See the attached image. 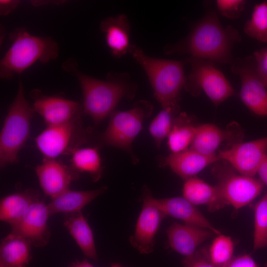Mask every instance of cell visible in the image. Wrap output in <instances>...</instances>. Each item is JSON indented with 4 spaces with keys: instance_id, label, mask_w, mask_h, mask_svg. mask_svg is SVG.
<instances>
[{
    "instance_id": "52a82bcc",
    "label": "cell",
    "mask_w": 267,
    "mask_h": 267,
    "mask_svg": "<svg viewBox=\"0 0 267 267\" xmlns=\"http://www.w3.org/2000/svg\"><path fill=\"white\" fill-rule=\"evenodd\" d=\"M91 133V129L84 128L80 116L62 124L47 126L36 136L35 142L44 158L57 159L71 155L87 143Z\"/></svg>"
},
{
    "instance_id": "30bf717a",
    "label": "cell",
    "mask_w": 267,
    "mask_h": 267,
    "mask_svg": "<svg viewBox=\"0 0 267 267\" xmlns=\"http://www.w3.org/2000/svg\"><path fill=\"white\" fill-rule=\"evenodd\" d=\"M231 70L240 79L239 95L242 101L255 114L267 117V89L257 74L253 56L232 61Z\"/></svg>"
},
{
    "instance_id": "2e32d148",
    "label": "cell",
    "mask_w": 267,
    "mask_h": 267,
    "mask_svg": "<svg viewBox=\"0 0 267 267\" xmlns=\"http://www.w3.org/2000/svg\"><path fill=\"white\" fill-rule=\"evenodd\" d=\"M242 138L243 133L237 124L232 123L225 130L213 124H203L198 125L189 148L204 155H213L223 143L230 145L241 142Z\"/></svg>"
},
{
    "instance_id": "44dd1931",
    "label": "cell",
    "mask_w": 267,
    "mask_h": 267,
    "mask_svg": "<svg viewBox=\"0 0 267 267\" xmlns=\"http://www.w3.org/2000/svg\"><path fill=\"white\" fill-rule=\"evenodd\" d=\"M183 197L194 205H206L214 212L228 205L218 187L211 185L194 177L185 180L183 187Z\"/></svg>"
},
{
    "instance_id": "4316f807",
    "label": "cell",
    "mask_w": 267,
    "mask_h": 267,
    "mask_svg": "<svg viewBox=\"0 0 267 267\" xmlns=\"http://www.w3.org/2000/svg\"><path fill=\"white\" fill-rule=\"evenodd\" d=\"M71 166L78 172L87 173L93 182L97 181L103 174L104 166L98 147H79L71 154Z\"/></svg>"
},
{
    "instance_id": "5b68a950",
    "label": "cell",
    "mask_w": 267,
    "mask_h": 267,
    "mask_svg": "<svg viewBox=\"0 0 267 267\" xmlns=\"http://www.w3.org/2000/svg\"><path fill=\"white\" fill-rule=\"evenodd\" d=\"M24 96L19 80L17 94L10 104L0 134V166L17 163L18 154L29 138L31 120L35 113Z\"/></svg>"
},
{
    "instance_id": "8992f818",
    "label": "cell",
    "mask_w": 267,
    "mask_h": 267,
    "mask_svg": "<svg viewBox=\"0 0 267 267\" xmlns=\"http://www.w3.org/2000/svg\"><path fill=\"white\" fill-rule=\"evenodd\" d=\"M152 111L149 102L141 100L130 110L113 112L106 129L100 136V144L124 150L130 155L133 163H137L138 160L133 152V142L142 130L143 120L151 115Z\"/></svg>"
},
{
    "instance_id": "ba28073f",
    "label": "cell",
    "mask_w": 267,
    "mask_h": 267,
    "mask_svg": "<svg viewBox=\"0 0 267 267\" xmlns=\"http://www.w3.org/2000/svg\"><path fill=\"white\" fill-rule=\"evenodd\" d=\"M186 61L191 70L184 88L191 94L197 96L203 91L216 105L234 94L231 85L212 62L190 57Z\"/></svg>"
},
{
    "instance_id": "7402d4cb",
    "label": "cell",
    "mask_w": 267,
    "mask_h": 267,
    "mask_svg": "<svg viewBox=\"0 0 267 267\" xmlns=\"http://www.w3.org/2000/svg\"><path fill=\"white\" fill-rule=\"evenodd\" d=\"M108 189L106 186L85 191L68 189L52 199L47 204L51 215L57 213L69 214L81 211L87 205Z\"/></svg>"
},
{
    "instance_id": "d4e9b609",
    "label": "cell",
    "mask_w": 267,
    "mask_h": 267,
    "mask_svg": "<svg viewBox=\"0 0 267 267\" xmlns=\"http://www.w3.org/2000/svg\"><path fill=\"white\" fill-rule=\"evenodd\" d=\"M32 245L25 238L10 233L0 243V264L5 267H26L32 258Z\"/></svg>"
},
{
    "instance_id": "836d02e7",
    "label": "cell",
    "mask_w": 267,
    "mask_h": 267,
    "mask_svg": "<svg viewBox=\"0 0 267 267\" xmlns=\"http://www.w3.org/2000/svg\"><path fill=\"white\" fill-rule=\"evenodd\" d=\"M183 267H217L210 261L208 252L204 249L197 250L195 253L183 261Z\"/></svg>"
},
{
    "instance_id": "ac0fdd59",
    "label": "cell",
    "mask_w": 267,
    "mask_h": 267,
    "mask_svg": "<svg viewBox=\"0 0 267 267\" xmlns=\"http://www.w3.org/2000/svg\"><path fill=\"white\" fill-rule=\"evenodd\" d=\"M151 203L166 216L180 220L185 224L209 229L215 234L220 232L204 216L195 205L182 197L156 199L151 193Z\"/></svg>"
},
{
    "instance_id": "6da1fadb",
    "label": "cell",
    "mask_w": 267,
    "mask_h": 267,
    "mask_svg": "<svg viewBox=\"0 0 267 267\" xmlns=\"http://www.w3.org/2000/svg\"><path fill=\"white\" fill-rule=\"evenodd\" d=\"M241 37L238 30L229 25L224 28L214 11L207 13L181 41L164 48L167 54H188L190 57L212 63H231L234 44Z\"/></svg>"
},
{
    "instance_id": "4fadbf2b",
    "label": "cell",
    "mask_w": 267,
    "mask_h": 267,
    "mask_svg": "<svg viewBox=\"0 0 267 267\" xmlns=\"http://www.w3.org/2000/svg\"><path fill=\"white\" fill-rule=\"evenodd\" d=\"M143 189L142 208L130 242L140 253L149 254L153 250L155 236L166 215L150 201L149 189L145 186Z\"/></svg>"
},
{
    "instance_id": "3957f363",
    "label": "cell",
    "mask_w": 267,
    "mask_h": 267,
    "mask_svg": "<svg viewBox=\"0 0 267 267\" xmlns=\"http://www.w3.org/2000/svg\"><path fill=\"white\" fill-rule=\"evenodd\" d=\"M11 46L0 62V76L10 79L37 61L47 63L58 56L57 43L51 38L33 36L23 27L9 34Z\"/></svg>"
},
{
    "instance_id": "83f0119b",
    "label": "cell",
    "mask_w": 267,
    "mask_h": 267,
    "mask_svg": "<svg viewBox=\"0 0 267 267\" xmlns=\"http://www.w3.org/2000/svg\"><path fill=\"white\" fill-rule=\"evenodd\" d=\"M179 111L178 104L163 107L151 122L149 131L158 148L160 147L163 140L168 137Z\"/></svg>"
},
{
    "instance_id": "9a60e30c",
    "label": "cell",
    "mask_w": 267,
    "mask_h": 267,
    "mask_svg": "<svg viewBox=\"0 0 267 267\" xmlns=\"http://www.w3.org/2000/svg\"><path fill=\"white\" fill-rule=\"evenodd\" d=\"M35 172L44 193L52 199L69 189L79 173L57 159L44 158L35 168Z\"/></svg>"
},
{
    "instance_id": "f546056e",
    "label": "cell",
    "mask_w": 267,
    "mask_h": 267,
    "mask_svg": "<svg viewBox=\"0 0 267 267\" xmlns=\"http://www.w3.org/2000/svg\"><path fill=\"white\" fill-rule=\"evenodd\" d=\"M233 243L229 236L220 235L211 244L209 258L212 263L217 267H225L233 259Z\"/></svg>"
},
{
    "instance_id": "ffe728a7",
    "label": "cell",
    "mask_w": 267,
    "mask_h": 267,
    "mask_svg": "<svg viewBox=\"0 0 267 267\" xmlns=\"http://www.w3.org/2000/svg\"><path fill=\"white\" fill-rule=\"evenodd\" d=\"M100 29L104 34L107 46L113 55L120 58L129 51L130 26L123 14L103 19Z\"/></svg>"
},
{
    "instance_id": "7c38bea8",
    "label": "cell",
    "mask_w": 267,
    "mask_h": 267,
    "mask_svg": "<svg viewBox=\"0 0 267 267\" xmlns=\"http://www.w3.org/2000/svg\"><path fill=\"white\" fill-rule=\"evenodd\" d=\"M35 112L44 119L47 126L68 122L81 116L82 105L79 102L61 96L47 95L39 89L30 93Z\"/></svg>"
},
{
    "instance_id": "603a6c76",
    "label": "cell",
    "mask_w": 267,
    "mask_h": 267,
    "mask_svg": "<svg viewBox=\"0 0 267 267\" xmlns=\"http://www.w3.org/2000/svg\"><path fill=\"white\" fill-rule=\"evenodd\" d=\"M40 197L39 191L32 188L4 196L0 202V220L10 226L16 223Z\"/></svg>"
},
{
    "instance_id": "277c9868",
    "label": "cell",
    "mask_w": 267,
    "mask_h": 267,
    "mask_svg": "<svg viewBox=\"0 0 267 267\" xmlns=\"http://www.w3.org/2000/svg\"><path fill=\"white\" fill-rule=\"evenodd\" d=\"M129 52L142 67L162 107L178 104L186 77L180 61L150 57L139 47L131 44Z\"/></svg>"
},
{
    "instance_id": "ab89813d",
    "label": "cell",
    "mask_w": 267,
    "mask_h": 267,
    "mask_svg": "<svg viewBox=\"0 0 267 267\" xmlns=\"http://www.w3.org/2000/svg\"><path fill=\"white\" fill-rule=\"evenodd\" d=\"M0 267H4L3 265H2L1 264H0Z\"/></svg>"
},
{
    "instance_id": "f1b7e54d",
    "label": "cell",
    "mask_w": 267,
    "mask_h": 267,
    "mask_svg": "<svg viewBox=\"0 0 267 267\" xmlns=\"http://www.w3.org/2000/svg\"><path fill=\"white\" fill-rule=\"evenodd\" d=\"M245 34L259 42L267 43V1L256 4L251 18L244 26Z\"/></svg>"
},
{
    "instance_id": "cb8c5ba5",
    "label": "cell",
    "mask_w": 267,
    "mask_h": 267,
    "mask_svg": "<svg viewBox=\"0 0 267 267\" xmlns=\"http://www.w3.org/2000/svg\"><path fill=\"white\" fill-rule=\"evenodd\" d=\"M63 225L85 256L97 261V255L93 233L82 212L64 214Z\"/></svg>"
},
{
    "instance_id": "74e56055",
    "label": "cell",
    "mask_w": 267,
    "mask_h": 267,
    "mask_svg": "<svg viewBox=\"0 0 267 267\" xmlns=\"http://www.w3.org/2000/svg\"><path fill=\"white\" fill-rule=\"evenodd\" d=\"M69 267H94L87 260H77L70 264Z\"/></svg>"
},
{
    "instance_id": "8d00e7d4",
    "label": "cell",
    "mask_w": 267,
    "mask_h": 267,
    "mask_svg": "<svg viewBox=\"0 0 267 267\" xmlns=\"http://www.w3.org/2000/svg\"><path fill=\"white\" fill-rule=\"evenodd\" d=\"M257 174L259 176V179L264 184L267 186V155L260 165Z\"/></svg>"
},
{
    "instance_id": "e0dca14e",
    "label": "cell",
    "mask_w": 267,
    "mask_h": 267,
    "mask_svg": "<svg viewBox=\"0 0 267 267\" xmlns=\"http://www.w3.org/2000/svg\"><path fill=\"white\" fill-rule=\"evenodd\" d=\"M220 159L217 154L204 155L188 148L158 157L159 166L169 167L175 174L186 180L193 178L207 166Z\"/></svg>"
},
{
    "instance_id": "e575fe53",
    "label": "cell",
    "mask_w": 267,
    "mask_h": 267,
    "mask_svg": "<svg viewBox=\"0 0 267 267\" xmlns=\"http://www.w3.org/2000/svg\"><path fill=\"white\" fill-rule=\"evenodd\" d=\"M225 267H259L249 255L244 254L233 259Z\"/></svg>"
},
{
    "instance_id": "9c48e42d",
    "label": "cell",
    "mask_w": 267,
    "mask_h": 267,
    "mask_svg": "<svg viewBox=\"0 0 267 267\" xmlns=\"http://www.w3.org/2000/svg\"><path fill=\"white\" fill-rule=\"evenodd\" d=\"M221 161L214 163L212 168L216 186L227 204L239 209L260 194L264 184L259 179L237 174L228 163Z\"/></svg>"
},
{
    "instance_id": "d6a6232c",
    "label": "cell",
    "mask_w": 267,
    "mask_h": 267,
    "mask_svg": "<svg viewBox=\"0 0 267 267\" xmlns=\"http://www.w3.org/2000/svg\"><path fill=\"white\" fill-rule=\"evenodd\" d=\"M253 54L257 74L267 89V48L257 50Z\"/></svg>"
},
{
    "instance_id": "8fae6325",
    "label": "cell",
    "mask_w": 267,
    "mask_h": 267,
    "mask_svg": "<svg viewBox=\"0 0 267 267\" xmlns=\"http://www.w3.org/2000/svg\"><path fill=\"white\" fill-rule=\"evenodd\" d=\"M217 154L220 160L228 163L239 174L254 177L267 155V136L232 144Z\"/></svg>"
},
{
    "instance_id": "7a4b0ae2",
    "label": "cell",
    "mask_w": 267,
    "mask_h": 267,
    "mask_svg": "<svg viewBox=\"0 0 267 267\" xmlns=\"http://www.w3.org/2000/svg\"><path fill=\"white\" fill-rule=\"evenodd\" d=\"M62 67L77 79L83 94V112L95 125L110 116L123 98L131 99L134 95L135 87L127 74L109 73L107 80H100L80 72L73 58L66 60Z\"/></svg>"
},
{
    "instance_id": "484cf974",
    "label": "cell",
    "mask_w": 267,
    "mask_h": 267,
    "mask_svg": "<svg viewBox=\"0 0 267 267\" xmlns=\"http://www.w3.org/2000/svg\"><path fill=\"white\" fill-rule=\"evenodd\" d=\"M192 121V117L184 112L179 113L176 117L167 137L168 145L172 153L181 152L190 147L198 126Z\"/></svg>"
},
{
    "instance_id": "d590c367",
    "label": "cell",
    "mask_w": 267,
    "mask_h": 267,
    "mask_svg": "<svg viewBox=\"0 0 267 267\" xmlns=\"http://www.w3.org/2000/svg\"><path fill=\"white\" fill-rule=\"evenodd\" d=\"M20 1L13 0H0V13L6 15L13 11L19 4Z\"/></svg>"
},
{
    "instance_id": "5bb4252c",
    "label": "cell",
    "mask_w": 267,
    "mask_h": 267,
    "mask_svg": "<svg viewBox=\"0 0 267 267\" xmlns=\"http://www.w3.org/2000/svg\"><path fill=\"white\" fill-rule=\"evenodd\" d=\"M50 216L47 205L42 200L36 201L18 222L11 225L10 233L25 238L36 247L44 246L50 237L47 224Z\"/></svg>"
},
{
    "instance_id": "d6986e66",
    "label": "cell",
    "mask_w": 267,
    "mask_h": 267,
    "mask_svg": "<svg viewBox=\"0 0 267 267\" xmlns=\"http://www.w3.org/2000/svg\"><path fill=\"white\" fill-rule=\"evenodd\" d=\"M214 234L209 229L177 222L171 225L167 230L170 247L185 257L193 255L197 247Z\"/></svg>"
},
{
    "instance_id": "f35d334b",
    "label": "cell",
    "mask_w": 267,
    "mask_h": 267,
    "mask_svg": "<svg viewBox=\"0 0 267 267\" xmlns=\"http://www.w3.org/2000/svg\"><path fill=\"white\" fill-rule=\"evenodd\" d=\"M111 267H122L118 264H114L111 265Z\"/></svg>"
},
{
    "instance_id": "4dcf8cb0",
    "label": "cell",
    "mask_w": 267,
    "mask_h": 267,
    "mask_svg": "<svg viewBox=\"0 0 267 267\" xmlns=\"http://www.w3.org/2000/svg\"><path fill=\"white\" fill-rule=\"evenodd\" d=\"M254 249L267 246V193L255 206Z\"/></svg>"
},
{
    "instance_id": "1f68e13d",
    "label": "cell",
    "mask_w": 267,
    "mask_h": 267,
    "mask_svg": "<svg viewBox=\"0 0 267 267\" xmlns=\"http://www.w3.org/2000/svg\"><path fill=\"white\" fill-rule=\"evenodd\" d=\"M217 8L220 13L230 19L238 18L245 7L244 0H217Z\"/></svg>"
}]
</instances>
